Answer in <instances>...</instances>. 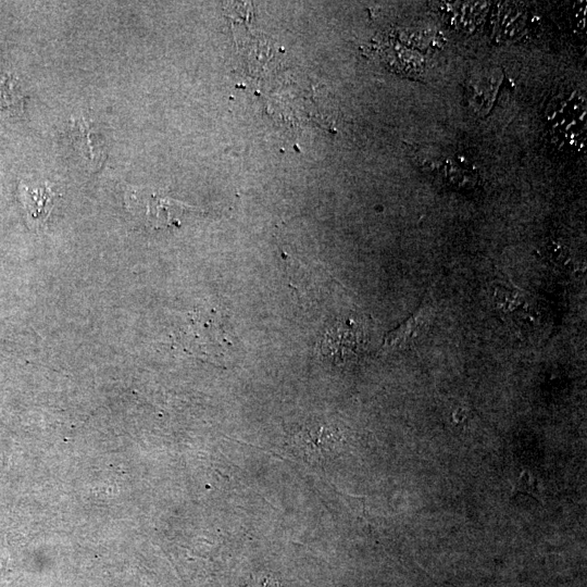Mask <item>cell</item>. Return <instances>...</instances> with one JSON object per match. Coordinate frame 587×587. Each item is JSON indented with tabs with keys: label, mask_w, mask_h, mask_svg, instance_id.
<instances>
[{
	"label": "cell",
	"mask_w": 587,
	"mask_h": 587,
	"mask_svg": "<svg viewBox=\"0 0 587 587\" xmlns=\"http://www.w3.org/2000/svg\"><path fill=\"white\" fill-rule=\"evenodd\" d=\"M553 141L567 151L580 150L586 138V103L573 91L557 97L547 114Z\"/></svg>",
	"instance_id": "cell-1"
},
{
	"label": "cell",
	"mask_w": 587,
	"mask_h": 587,
	"mask_svg": "<svg viewBox=\"0 0 587 587\" xmlns=\"http://www.w3.org/2000/svg\"><path fill=\"white\" fill-rule=\"evenodd\" d=\"M127 196L143 202L145 205L141 207L143 211L142 216H145L146 223L152 228L178 226L184 212L193 209L173 198L157 193L149 195L147 198H140L133 190Z\"/></svg>",
	"instance_id": "cell-2"
},
{
	"label": "cell",
	"mask_w": 587,
	"mask_h": 587,
	"mask_svg": "<svg viewBox=\"0 0 587 587\" xmlns=\"http://www.w3.org/2000/svg\"><path fill=\"white\" fill-rule=\"evenodd\" d=\"M71 133L75 148L93 171H97L103 162V150L99 136L84 120H73Z\"/></svg>",
	"instance_id": "cell-3"
},
{
	"label": "cell",
	"mask_w": 587,
	"mask_h": 587,
	"mask_svg": "<svg viewBox=\"0 0 587 587\" xmlns=\"http://www.w3.org/2000/svg\"><path fill=\"white\" fill-rule=\"evenodd\" d=\"M360 332L347 323L334 326L324 337L322 349L324 354L334 357L354 355L360 346Z\"/></svg>",
	"instance_id": "cell-4"
},
{
	"label": "cell",
	"mask_w": 587,
	"mask_h": 587,
	"mask_svg": "<svg viewBox=\"0 0 587 587\" xmlns=\"http://www.w3.org/2000/svg\"><path fill=\"white\" fill-rule=\"evenodd\" d=\"M20 191L28 220L39 227L50 214L53 207L54 193L47 186L38 188L22 186Z\"/></svg>",
	"instance_id": "cell-5"
},
{
	"label": "cell",
	"mask_w": 587,
	"mask_h": 587,
	"mask_svg": "<svg viewBox=\"0 0 587 587\" xmlns=\"http://www.w3.org/2000/svg\"><path fill=\"white\" fill-rule=\"evenodd\" d=\"M21 95L15 88L14 79L10 74L0 72V102L4 107L20 105Z\"/></svg>",
	"instance_id": "cell-6"
}]
</instances>
